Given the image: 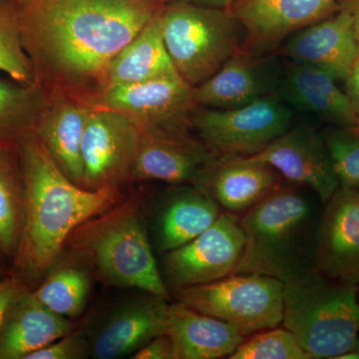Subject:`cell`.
<instances>
[{
	"label": "cell",
	"mask_w": 359,
	"mask_h": 359,
	"mask_svg": "<svg viewBox=\"0 0 359 359\" xmlns=\"http://www.w3.org/2000/svg\"><path fill=\"white\" fill-rule=\"evenodd\" d=\"M91 107L65 94H48L34 134L59 169L70 181L84 188L82 140Z\"/></svg>",
	"instance_id": "20"
},
{
	"label": "cell",
	"mask_w": 359,
	"mask_h": 359,
	"mask_svg": "<svg viewBox=\"0 0 359 359\" xmlns=\"http://www.w3.org/2000/svg\"><path fill=\"white\" fill-rule=\"evenodd\" d=\"M339 185L359 191V131L330 126L321 132Z\"/></svg>",
	"instance_id": "30"
},
{
	"label": "cell",
	"mask_w": 359,
	"mask_h": 359,
	"mask_svg": "<svg viewBox=\"0 0 359 359\" xmlns=\"http://www.w3.org/2000/svg\"><path fill=\"white\" fill-rule=\"evenodd\" d=\"M252 157L275 168L290 183L313 191L323 205L339 187L323 135L309 125H292Z\"/></svg>",
	"instance_id": "15"
},
{
	"label": "cell",
	"mask_w": 359,
	"mask_h": 359,
	"mask_svg": "<svg viewBox=\"0 0 359 359\" xmlns=\"http://www.w3.org/2000/svg\"><path fill=\"white\" fill-rule=\"evenodd\" d=\"M159 13L111 61L103 91L178 73L163 40Z\"/></svg>",
	"instance_id": "25"
},
{
	"label": "cell",
	"mask_w": 359,
	"mask_h": 359,
	"mask_svg": "<svg viewBox=\"0 0 359 359\" xmlns=\"http://www.w3.org/2000/svg\"><path fill=\"white\" fill-rule=\"evenodd\" d=\"M233 1H238V0H233Z\"/></svg>",
	"instance_id": "43"
},
{
	"label": "cell",
	"mask_w": 359,
	"mask_h": 359,
	"mask_svg": "<svg viewBox=\"0 0 359 359\" xmlns=\"http://www.w3.org/2000/svg\"><path fill=\"white\" fill-rule=\"evenodd\" d=\"M339 0H238L230 11L244 27L240 52L275 53L287 37L339 11Z\"/></svg>",
	"instance_id": "13"
},
{
	"label": "cell",
	"mask_w": 359,
	"mask_h": 359,
	"mask_svg": "<svg viewBox=\"0 0 359 359\" xmlns=\"http://www.w3.org/2000/svg\"><path fill=\"white\" fill-rule=\"evenodd\" d=\"M25 181L22 238L13 262L15 273L36 280L53 266L66 241L80 224L121 201V191H92L70 181L33 132L21 141Z\"/></svg>",
	"instance_id": "2"
},
{
	"label": "cell",
	"mask_w": 359,
	"mask_h": 359,
	"mask_svg": "<svg viewBox=\"0 0 359 359\" xmlns=\"http://www.w3.org/2000/svg\"><path fill=\"white\" fill-rule=\"evenodd\" d=\"M276 95L292 110L318 116L332 126L356 129L351 99L325 71L290 61Z\"/></svg>",
	"instance_id": "19"
},
{
	"label": "cell",
	"mask_w": 359,
	"mask_h": 359,
	"mask_svg": "<svg viewBox=\"0 0 359 359\" xmlns=\"http://www.w3.org/2000/svg\"><path fill=\"white\" fill-rule=\"evenodd\" d=\"M166 334L173 340L177 359L230 358L245 339L226 321L179 302L169 304Z\"/></svg>",
	"instance_id": "22"
},
{
	"label": "cell",
	"mask_w": 359,
	"mask_h": 359,
	"mask_svg": "<svg viewBox=\"0 0 359 359\" xmlns=\"http://www.w3.org/2000/svg\"><path fill=\"white\" fill-rule=\"evenodd\" d=\"M8 1L15 2V4H20V2H22L23 0H8Z\"/></svg>",
	"instance_id": "39"
},
{
	"label": "cell",
	"mask_w": 359,
	"mask_h": 359,
	"mask_svg": "<svg viewBox=\"0 0 359 359\" xmlns=\"http://www.w3.org/2000/svg\"><path fill=\"white\" fill-rule=\"evenodd\" d=\"M140 141L131 183L159 181L197 186L219 159L193 130L139 127Z\"/></svg>",
	"instance_id": "11"
},
{
	"label": "cell",
	"mask_w": 359,
	"mask_h": 359,
	"mask_svg": "<svg viewBox=\"0 0 359 359\" xmlns=\"http://www.w3.org/2000/svg\"><path fill=\"white\" fill-rule=\"evenodd\" d=\"M131 358L177 359L173 340L168 334L158 335L146 346L137 351Z\"/></svg>",
	"instance_id": "34"
},
{
	"label": "cell",
	"mask_w": 359,
	"mask_h": 359,
	"mask_svg": "<svg viewBox=\"0 0 359 359\" xmlns=\"http://www.w3.org/2000/svg\"><path fill=\"white\" fill-rule=\"evenodd\" d=\"M174 292L177 302L226 321L245 337L283 323V283L271 276L235 273Z\"/></svg>",
	"instance_id": "7"
},
{
	"label": "cell",
	"mask_w": 359,
	"mask_h": 359,
	"mask_svg": "<svg viewBox=\"0 0 359 359\" xmlns=\"http://www.w3.org/2000/svg\"><path fill=\"white\" fill-rule=\"evenodd\" d=\"M231 359H309L295 335L285 327L252 334L238 347Z\"/></svg>",
	"instance_id": "31"
},
{
	"label": "cell",
	"mask_w": 359,
	"mask_h": 359,
	"mask_svg": "<svg viewBox=\"0 0 359 359\" xmlns=\"http://www.w3.org/2000/svg\"><path fill=\"white\" fill-rule=\"evenodd\" d=\"M90 292V278L76 266H59L33 290L35 299L63 318H76L83 311Z\"/></svg>",
	"instance_id": "28"
},
{
	"label": "cell",
	"mask_w": 359,
	"mask_h": 359,
	"mask_svg": "<svg viewBox=\"0 0 359 359\" xmlns=\"http://www.w3.org/2000/svg\"><path fill=\"white\" fill-rule=\"evenodd\" d=\"M90 353V346L84 335L75 332L67 334L48 346L30 353L25 359H78Z\"/></svg>",
	"instance_id": "32"
},
{
	"label": "cell",
	"mask_w": 359,
	"mask_h": 359,
	"mask_svg": "<svg viewBox=\"0 0 359 359\" xmlns=\"http://www.w3.org/2000/svg\"><path fill=\"white\" fill-rule=\"evenodd\" d=\"M285 65L276 53L238 52L204 83L193 88L198 106L235 109L276 94Z\"/></svg>",
	"instance_id": "16"
},
{
	"label": "cell",
	"mask_w": 359,
	"mask_h": 359,
	"mask_svg": "<svg viewBox=\"0 0 359 359\" xmlns=\"http://www.w3.org/2000/svg\"><path fill=\"white\" fill-rule=\"evenodd\" d=\"M276 54L290 61L318 68L344 82L359 58L353 21L344 9L287 37Z\"/></svg>",
	"instance_id": "17"
},
{
	"label": "cell",
	"mask_w": 359,
	"mask_h": 359,
	"mask_svg": "<svg viewBox=\"0 0 359 359\" xmlns=\"http://www.w3.org/2000/svg\"><path fill=\"white\" fill-rule=\"evenodd\" d=\"M25 215V181L20 147L0 143V262H14Z\"/></svg>",
	"instance_id": "26"
},
{
	"label": "cell",
	"mask_w": 359,
	"mask_h": 359,
	"mask_svg": "<svg viewBox=\"0 0 359 359\" xmlns=\"http://www.w3.org/2000/svg\"><path fill=\"white\" fill-rule=\"evenodd\" d=\"M199 6L215 7V8H230L233 0H189Z\"/></svg>",
	"instance_id": "37"
},
{
	"label": "cell",
	"mask_w": 359,
	"mask_h": 359,
	"mask_svg": "<svg viewBox=\"0 0 359 359\" xmlns=\"http://www.w3.org/2000/svg\"><path fill=\"white\" fill-rule=\"evenodd\" d=\"M313 268L339 282L359 285V191L340 186L321 212Z\"/></svg>",
	"instance_id": "14"
},
{
	"label": "cell",
	"mask_w": 359,
	"mask_h": 359,
	"mask_svg": "<svg viewBox=\"0 0 359 359\" xmlns=\"http://www.w3.org/2000/svg\"><path fill=\"white\" fill-rule=\"evenodd\" d=\"M0 275H7L6 269L0 264Z\"/></svg>",
	"instance_id": "38"
},
{
	"label": "cell",
	"mask_w": 359,
	"mask_h": 359,
	"mask_svg": "<svg viewBox=\"0 0 359 359\" xmlns=\"http://www.w3.org/2000/svg\"><path fill=\"white\" fill-rule=\"evenodd\" d=\"M355 351L359 353V339L358 340V344H356Z\"/></svg>",
	"instance_id": "40"
},
{
	"label": "cell",
	"mask_w": 359,
	"mask_h": 359,
	"mask_svg": "<svg viewBox=\"0 0 359 359\" xmlns=\"http://www.w3.org/2000/svg\"><path fill=\"white\" fill-rule=\"evenodd\" d=\"M129 116L139 127L193 130V88L176 74L105 90L89 103Z\"/></svg>",
	"instance_id": "12"
},
{
	"label": "cell",
	"mask_w": 359,
	"mask_h": 359,
	"mask_svg": "<svg viewBox=\"0 0 359 359\" xmlns=\"http://www.w3.org/2000/svg\"><path fill=\"white\" fill-rule=\"evenodd\" d=\"M358 301H359V285H358Z\"/></svg>",
	"instance_id": "42"
},
{
	"label": "cell",
	"mask_w": 359,
	"mask_h": 359,
	"mask_svg": "<svg viewBox=\"0 0 359 359\" xmlns=\"http://www.w3.org/2000/svg\"><path fill=\"white\" fill-rule=\"evenodd\" d=\"M282 175L252 157H219L198 187L226 212L243 214L283 185Z\"/></svg>",
	"instance_id": "18"
},
{
	"label": "cell",
	"mask_w": 359,
	"mask_h": 359,
	"mask_svg": "<svg viewBox=\"0 0 359 359\" xmlns=\"http://www.w3.org/2000/svg\"><path fill=\"white\" fill-rule=\"evenodd\" d=\"M161 32L180 76L204 83L242 49L245 32L230 9L171 0L159 13Z\"/></svg>",
	"instance_id": "6"
},
{
	"label": "cell",
	"mask_w": 359,
	"mask_h": 359,
	"mask_svg": "<svg viewBox=\"0 0 359 359\" xmlns=\"http://www.w3.org/2000/svg\"><path fill=\"white\" fill-rule=\"evenodd\" d=\"M168 309L166 299L152 294L128 302L104 323L90 346V354L97 359L134 354L158 335L166 334Z\"/></svg>",
	"instance_id": "21"
},
{
	"label": "cell",
	"mask_w": 359,
	"mask_h": 359,
	"mask_svg": "<svg viewBox=\"0 0 359 359\" xmlns=\"http://www.w3.org/2000/svg\"><path fill=\"white\" fill-rule=\"evenodd\" d=\"M160 0H23L18 18L35 80L47 94L89 103L108 66L159 13Z\"/></svg>",
	"instance_id": "1"
},
{
	"label": "cell",
	"mask_w": 359,
	"mask_h": 359,
	"mask_svg": "<svg viewBox=\"0 0 359 359\" xmlns=\"http://www.w3.org/2000/svg\"><path fill=\"white\" fill-rule=\"evenodd\" d=\"M161 2H163V4H167V2L171 1V0H160Z\"/></svg>",
	"instance_id": "41"
},
{
	"label": "cell",
	"mask_w": 359,
	"mask_h": 359,
	"mask_svg": "<svg viewBox=\"0 0 359 359\" xmlns=\"http://www.w3.org/2000/svg\"><path fill=\"white\" fill-rule=\"evenodd\" d=\"M344 86H346L344 91L346 92L351 99V105H353L356 120V130L359 131V58L356 61L351 75L344 81Z\"/></svg>",
	"instance_id": "35"
},
{
	"label": "cell",
	"mask_w": 359,
	"mask_h": 359,
	"mask_svg": "<svg viewBox=\"0 0 359 359\" xmlns=\"http://www.w3.org/2000/svg\"><path fill=\"white\" fill-rule=\"evenodd\" d=\"M306 189L283 184L241 215L245 248L235 273H257L285 283L313 268L321 212Z\"/></svg>",
	"instance_id": "3"
},
{
	"label": "cell",
	"mask_w": 359,
	"mask_h": 359,
	"mask_svg": "<svg viewBox=\"0 0 359 359\" xmlns=\"http://www.w3.org/2000/svg\"><path fill=\"white\" fill-rule=\"evenodd\" d=\"M294 121V110L276 94L235 108L198 106L192 129L219 157H252L282 136Z\"/></svg>",
	"instance_id": "8"
},
{
	"label": "cell",
	"mask_w": 359,
	"mask_h": 359,
	"mask_svg": "<svg viewBox=\"0 0 359 359\" xmlns=\"http://www.w3.org/2000/svg\"><path fill=\"white\" fill-rule=\"evenodd\" d=\"M70 330L68 318L45 308L29 290L13 304L0 330V359H25Z\"/></svg>",
	"instance_id": "24"
},
{
	"label": "cell",
	"mask_w": 359,
	"mask_h": 359,
	"mask_svg": "<svg viewBox=\"0 0 359 359\" xmlns=\"http://www.w3.org/2000/svg\"><path fill=\"white\" fill-rule=\"evenodd\" d=\"M0 71L23 84L36 82L21 39L18 4L0 0Z\"/></svg>",
	"instance_id": "29"
},
{
	"label": "cell",
	"mask_w": 359,
	"mask_h": 359,
	"mask_svg": "<svg viewBox=\"0 0 359 359\" xmlns=\"http://www.w3.org/2000/svg\"><path fill=\"white\" fill-rule=\"evenodd\" d=\"M140 128L129 116L92 108L82 140L84 188L121 191L131 179Z\"/></svg>",
	"instance_id": "10"
},
{
	"label": "cell",
	"mask_w": 359,
	"mask_h": 359,
	"mask_svg": "<svg viewBox=\"0 0 359 359\" xmlns=\"http://www.w3.org/2000/svg\"><path fill=\"white\" fill-rule=\"evenodd\" d=\"M339 6L340 9H344L351 16L359 47V0H339Z\"/></svg>",
	"instance_id": "36"
},
{
	"label": "cell",
	"mask_w": 359,
	"mask_h": 359,
	"mask_svg": "<svg viewBox=\"0 0 359 359\" xmlns=\"http://www.w3.org/2000/svg\"><path fill=\"white\" fill-rule=\"evenodd\" d=\"M48 102V94L37 82L23 84L0 78V143L20 147L32 134Z\"/></svg>",
	"instance_id": "27"
},
{
	"label": "cell",
	"mask_w": 359,
	"mask_h": 359,
	"mask_svg": "<svg viewBox=\"0 0 359 359\" xmlns=\"http://www.w3.org/2000/svg\"><path fill=\"white\" fill-rule=\"evenodd\" d=\"M144 199L143 193H134L80 224L65 249L87 259L105 285L133 287L168 301L169 292L144 226Z\"/></svg>",
	"instance_id": "4"
},
{
	"label": "cell",
	"mask_w": 359,
	"mask_h": 359,
	"mask_svg": "<svg viewBox=\"0 0 359 359\" xmlns=\"http://www.w3.org/2000/svg\"><path fill=\"white\" fill-rule=\"evenodd\" d=\"M245 248L240 215L222 212L210 228L191 242L163 254L161 275L176 290L233 275Z\"/></svg>",
	"instance_id": "9"
},
{
	"label": "cell",
	"mask_w": 359,
	"mask_h": 359,
	"mask_svg": "<svg viewBox=\"0 0 359 359\" xmlns=\"http://www.w3.org/2000/svg\"><path fill=\"white\" fill-rule=\"evenodd\" d=\"M283 327L309 359L337 358L355 351L359 339L358 285L314 268L283 283Z\"/></svg>",
	"instance_id": "5"
},
{
	"label": "cell",
	"mask_w": 359,
	"mask_h": 359,
	"mask_svg": "<svg viewBox=\"0 0 359 359\" xmlns=\"http://www.w3.org/2000/svg\"><path fill=\"white\" fill-rule=\"evenodd\" d=\"M29 290L27 280L18 273L0 278V330L13 304Z\"/></svg>",
	"instance_id": "33"
},
{
	"label": "cell",
	"mask_w": 359,
	"mask_h": 359,
	"mask_svg": "<svg viewBox=\"0 0 359 359\" xmlns=\"http://www.w3.org/2000/svg\"><path fill=\"white\" fill-rule=\"evenodd\" d=\"M156 219L155 243L161 254L191 242L212 226L221 207L198 186H175Z\"/></svg>",
	"instance_id": "23"
}]
</instances>
